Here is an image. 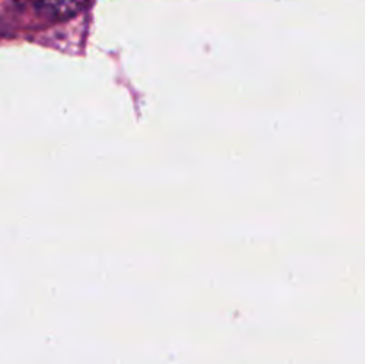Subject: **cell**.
<instances>
[{
  "mask_svg": "<svg viewBox=\"0 0 365 364\" xmlns=\"http://www.w3.org/2000/svg\"><path fill=\"white\" fill-rule=\"evenodd\" d=\"M88 0H39V6L46 14L53 18L75 16L78 11L84 9Z\"/></svg>",
  "mask_w": 365,
  "mask_h": 364,
  "instance_id": "obj_1",
  "label": "cell"
}]
</instances>
